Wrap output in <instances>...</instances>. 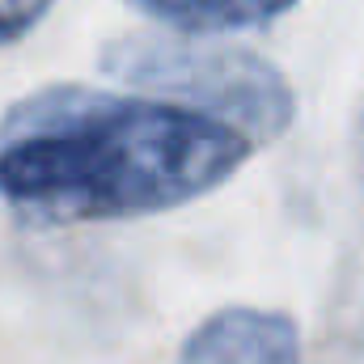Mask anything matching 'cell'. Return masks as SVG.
<instances>
[{
    "label": "cell",
    "instance_id": "obj_1",
    "mask_svg": "<svg viewBox=\"0 0 364 364\" xmlns=\"http://www.w3.org/2000/svg\"><path fill=\"white\" fill-rule=\"evenodd\" d=\"M250 153V136L178 102L51 85L0 119V195L43 225L132 220L216 191Z\"/></svg>",
    "mask_w": 364,
    "mask_h": 364
},
{
    "label": "cell",
    "instance_id": "obj_2",
    "mask_svg": "<svg viewBox=\"0 0 364 364\" xmlns=\"http://www.w3.org/2000/svg\"><path fill=\"white\" fill-rule=\"evenodd\" d=\"M102 68L132 90L203 110L237 127L255 144L284 136L296 114L292 85L275 64L246 47L208 43L203 34L132 30L102 51Z\"/></svg>",
    "mask_w": 364,
    "mask_h": 364
},
{
    "label": "cell",
    "instance_id": "obj_3",
    "mask_svg": "<svg viewBox=\"0 0 364 364\" xmlns=\"http://www.w3.org/2000/svg\"><path fill=\"white\" fill-rule=\"evenodd\" d=\"M178 364H301V335L279 309L229 305L191 331Z\"/></svg>",
    "mask_w": 364,
    "mask_h": 364
},
{
    "label": "cell",
    "instance_id": "obj_4",
    "mask_svg": "<svg viewBox=\"0 0 364 364\" xmlns=\"http://www.w3.org/2000/svg\"><path fill=\"white\" fill-rule=\"evenodd\" d=\"M182 34H229L284 17L296 0H132Z\"/></svg>",
    "mask_w": 364,
    "mask_h": 364
},
{
    "label": "cell",
    "instance_id": "obj_5",
    "mask_svg": "<svg viewBox=\"0 0 364 364\" xmlns=\"http://www.w3.org/2000/svg\"><path fill=\"white\" fill-rule=\"evenodd\" d=\"M55 0H0V47L26 38L47 13H51Z\"/></svg>",
    "mask_w": 364,
    "mask_h": 364
}]
</instances>
